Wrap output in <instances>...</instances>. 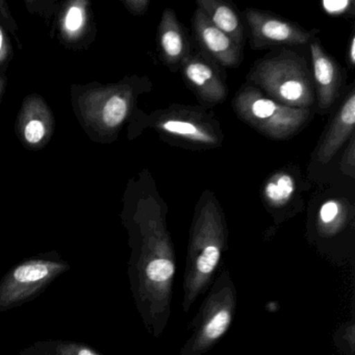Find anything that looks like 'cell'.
I'll list each match as a JSON object with an SVG mask.
<instances>
[{
	"label": "cell",
	"instance_id": "20",
	"mask_svg": "<svg viewBox=\"0 0 355 355\" xmlns=\"http://www.w3.org/2000/svg\"><path fill=\"white\" fill-rule=\"evenodd\" d=\"M355 142L354 136L351 137L349 141L348 148L343 155L342 162H340V169L347 175L353 178L354 176L355 168Z\"/></svg>",
	"mask_w": 355,
	"mask_h": 355
},
{
	"label": "cell",
	"instance_id": "11",
	"mask_svg": "<svg viewBox=\"0 0 355 355\" xmlns=\"http://www.w3.org/2000/svg\"><path fill=\"white\" fill-rule=\"evenodd\" d=\"M311 57L318 111L325 114L338 98L342 86V70L336 60L325 53L317 39L311 41Z\"/></svg>",
	"mask_w": 355,
	"mask_h": 355
},
{
	"label": "cell",
	"instance_id": "15",
	"mask_svg": "<svg viewBox=\"0 0 355 355\" xmlns=\"http://www.w3.org/2000/svg\"><path fill=\"white\" fill-rule=\"evenodd\" d=\"M296 189V178L286 170H279L268 178L261 195L266 205L273 209H279L292 200Z\"/></svg>",
	"mask_w": 355,
	"mask_h": 355
},
{
	"label": "cell",
	"instance_id": "14",
	"mask_svg": "<svg viewBox=\"0 0 355 355\" xmlns=\"http://www.w3.org/2000/svg\"><path fill=\"white\" fill-rule=\"evenodd\" d=\"M196 5L213 26L243 47L244 28L234 6L222 0H197Z\"/></svg>",
	"mask_w": 355,
	"mask_h": 355
},
{
	"label": "cell",
	"instance_id": "3",
	"mask_svg": "<svg viewBox=\"0 0 355 355\" xmlns=\"http://www.w3.org/2000/svg\"><path fill=\"white\" fill-rule=\"evenodd\" d=\"M247 80L266 96L288 107L311 109L315 101L313 76L306 61L288 49L257 62Z\"/></svg>",
	"mask_w": 355,
	"mask_h": 355
},
{
	"label": "cell",
	"instance_id": "25",
	"mask_svg": "<svg viewBox=\"0 0 355 355\" xmlns=\"http://www.w3.org/2000/svg\"><path fill=\"white\" fill-rule=\"evenodd\" d=\"M347 59H348L350 65H355V37L351 38L350 45H349L348 51H347Z\"/></svg>",
	"mask_w": 355,
	"mask_h": 355
},
{
	"label": "cell",
	"instance_id": "10",
	"mask_svg": "<svg viewBox=\"0 0 355 355\" xmlns=\"http://www.w3.org/2000/svg\"><path fill=\"white\" fill-rule=\"evenodd\" d=\"M192 28L201 53L224 68H236L243 61V47L211 24L197 8L192 18Z\"/></svg>",
	"mask_w": 355,
	"mask_h": 355
},
{
	"label": "cell",
	"instance_id": "2",
	"mask_svg": "<svg viewBox=\"0 0 355 355\" xmlns=\"http://www.w3.org/2000/svg\"><path fill=\"white\" fill-rule=\"evenodd\" d=\"M227 228L215 194L205 191L195 209L189 238L182 307L188 311L209 286L226 247Z\"/></svg>",
	"mask_w": 355,
	"mask_h": 355
},
{
	"label": "cell",
	"instance_id": "24",
	"mask_svg": "<svg viewBox=\"0 0 355 355\" xmlns=\"http://www.w3.org/2000/svg\"><path fill=\"white\" fill-rule=\"evenodd\" d=\"M149 1H146V0H140V1H130L128 3V8L130 10H132L134 13L136 14H142L146 11L147 8L149 6Z\"/></svg>",
	"mask_w": 355,
	"mask_h": 355
},
{
	"label": "cell",
	"instance_id": "5",
	"mask_svg": "<svg viewBox=\"0 0 355 355\" xmlns=\"http://www.w3.org/2000/svg\"><path fill=\"white\" fill-rule=\"evenodd\" d=\"M146 124L164 140L184 148H218L224 140L219 121L196 105H171L157 110L147 117Z\"/></svg>",
	"mask_w": 355,
	"mask_h": 355
},
{
	"label": "cell",
	"instance_id": "12",
	"mask_svg": "<svg viewBox=\"0 0 355 355\" xmlns=\"http://www.w3.org/2000/svg\"><path fill=\"white\" fill-rule=\"evenodd\" d=\"M355 124V91L351 88L334 115L325 136L320 143L317 159L322 165L329 163L340 147L353 136Z\"/></svg>",
	"mask_w": 355,
	"mask_h": 355
},
{
	"label": "cell",
	"instance_id": "26",
	"mask_svg": "<svg viewBox=\"0 0 355 355\" xmlns=\"http://www.w3.org/2000/svg\"><path fill=\"white\" fill-rule=\"evenodd\" d=\"M1 45H3V35H1V32H0V49H1Z\"/></svg>",
	"mask_w": 355,
	"mask_h": 355
},
{
	"label": "cell",
	"instance_id": "22",
	"mask_svg": "<svg viewBox=\"0 0 355 355\" xmlns=\"http://www.w3.org/2000/svg\"><path fill=\"white\" fill-rule=\"evenodd\" d=\"M83 24V13L78 8H72L67 15L66 26L68 30L76 31L80 28Z\"/></svg>",
	"mask_w": 355,
	"mask_h": 355
},
{
	"label": "cell",
	"instance_id": "23",
	"mask_svg": "<svg viewBox=\"0 0 355 355\" xmlns=\"http://www.w3.org/2000/svg\"><path fill=\"white\" fill-rule=\"evenodd\" d=\"M21 355H53V353L49 352L41 343H37L34 346L30 348L24 349L21 352Z\"/></svg>",
	"mask_w": 355,
	"mask_h": 355
},
{
	"label": "cell",
	"instance_id": "19",
	"mask_svg": "<svg viewBox=\"0 0 355 355\" xmlns=\"http://www.w3.org/2000/svg\"><path fill=\"white\" fill-rule=\"evenodd\" d=\"M321 6L323 11L332 17H342L354 13L352 0H324Z\"/></svg>",
	"mask_w": 355,
	"mask_h": 355
},
{
	"label": "cell",
	"instance_id": "13",
	"mask_svg": "<svg viewBox=\"0 0 355 355\" xmlns=\"http://www.w3.org/2000/svg\"><path fill=\"white\" fill-rule=\"evenodd\" d=\"M159 45L162 60L173 71L180 68L182 61L191 53L190 40L172 9H166L162 15Z\"/></svg>",
	"mask_w": 355,
	"mask_h": 355
},
{
	"label": "cell",
	"instance_id": "17",
	"mask_svg": "<svg viewBox=\"0 0 355 355\" xmlns=\"http://www.w3.org/2000/svg\"><path fill=\"white\" fill-rule=\"evenodd\" d=\"M130 111L128 97L113 95L107 99L103 110V120L109 128H117L128 117Z\"/></svg>",
	"mask_w": 355,
	"mask_h": 355
},
{
	"label": "cell",
	"instance_id": "16",
	"mask_svg": "<svg viewBox=\"0 0 355 355\" xmlns=\"http://www.w3.org/2000/svg\"><path fill=\"white\" fill-rule=\"evenodd\" d=\"M348 207L344 200L329 199L321 205L318 214V228L323 234H336L347 221Z\"/></svg>",
	"mask_w": 355,
	"mask_h": 355
},
{
	"label": "cell",
	"instance_id": "18",
	"mask_svg": "<svg viewBox=\"0 0 355 355\" xmlns=\"http://www.w3.org/2000/svg\"><path fill=\"white\" fill-rule=\"evenodd\" d=\"M41 344L53 355H101L87 345L69 340H49Z\"/></svg>",
	"mask_w": 355,
	"mask_h": 355
},
{
	"label": "cell",
	"instance_id": "1",
	"mask_svg": "<svg viewBox=\"0 0 355 355\" xmlns=\"http://www.w3.org/2000/svg\"><path fill=\"white\" fill-rule=\"evenodd\" d=\"M132 248L130 277L135 300L147 329L159 338L171 315L176 271L175 251L162 199L143 216Z\"/></svg>",
	"mask_w": 355,
	"mask_h": 355
},
{
	"label": "cell",
	"instance_id": "7",
	"mask_svg": "<svg viewBox=\"0 0 355 355\" xmlns=\"http://www.w3.org/2000/svg\"><path fill=\"white\" fill-rule=\"evenodd\" d=\"M69 268L60 259H31L18 263L0 282V311L32 300Z\"/></svg>",
	"mask_w": 355,
	"mask_h": 355
},
{
	"label": "cell",
	"instance_id": "9",
	"mask_svg": "<svg viewBox=\"0 0 355 355\" xmlns=\"http://www.w3.org/2000/svg\"><path fill=\"white\" fill-rule=\"evenodd\" d=\"M188 88L194 93L202 107H213L227 97L225 78L221 67L201 51L191 53L180 65Z\"/></svg>",
	"mask_w": 355,
	"mask_h": 355
},
{
	"label": "cell",
	"instance_id": "4",
	"mask_svg": "<svg viewBox=\"0 0 355 355\" xmlns=\"http://www.w3.org/2000/svg\"><path fill=\"white\" fill-rule=\"evenodd\" d=\"M232 107L245 123L273 140H288L296 136L311 119V109L282 105L251 85H244L236 92Z\"/></svg>",
	"mask_w": 355,
	"mask_h": 355
},
{
	"label": "cell",
	"instance_id": "8",
	"mask_svg": "<svg viewBox=\"0 0 355 355\" xmlns=\"http://www.w3.org/2000/svg\"><path fill=\"white\" fill-rule=\"evenodd\" d=\"M245 19L250 28V45L252 49L276 45H302L311 42L318 30L306 31L299 24L282 19L269 12L247 9Z\"/></svg>",
	"mask_w": 355,
	"mask_h": 355
},
{
	"label": "cell",
	"instance_id": "21",
	"mask_svg": "<svg viewBox=\"0 0 355 355\" xmlns=\"http://www.w3.org/2000/svg\"><path fill=\"white\" fill-rule=\"evenodd\" d=\"M44 125H43L42 122L39 121V120H32V121L28 122L26 130H24L26 141L30 142L31 144L40 142L43 137H44Z\"/></svg>",
	"mask_w": 355,
	"mask_h": 355
},
{
	"label": "cell",
	"instance_id": "6",
	"mask_svg": "<svg viewBox=\"0 0 355 355\" xmlns=\"http://www.w3.org/2000/svg\"><path fill=\"white\" fill-rule=\"evenodd\" d=\"M236 306V292L227 271L216 279L193 322L190 338L180 355H202L230 329Z\"/></svg>",
	"mask_w": 355,
	"mask_h": 355
}]
</instances>
